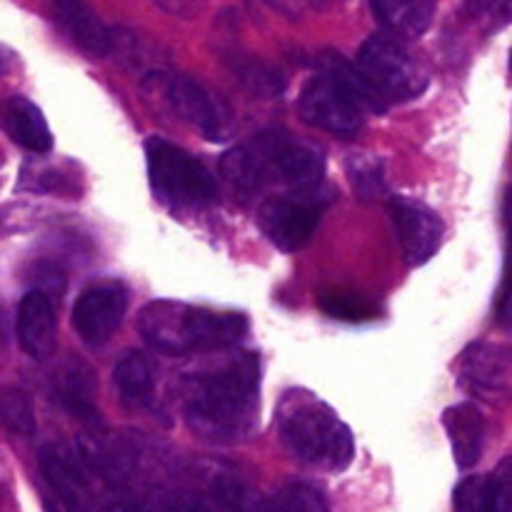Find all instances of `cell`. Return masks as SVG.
<instances>
[{
	"instance_id": "obj_1",
	"label": "cell",
	"mask_w": 512,
	"mask_h": 512,
	"mask_svg": "<svg viewBox=\"0 0 512 512\" xmlns=\"http://www.w3.org/2000/svg\"><path fill=\"white\" fill-rule=\"evenodd\" d=\"M260 360L240 353L185 378L183 410L190 428L213 443L248 438L258 423Z\"/></svg>"
},
{
	"instance_id": "obj_2",
	"label": "cell",
	"mask_w": 512,
	"mask_h": 512,
	"mask_svg": "<svg viewBox=\"0 0 512 512\" xmlns=\"http://www.w3.org/2000/svg\"><path fill=\"white\" fill-rule=\"evenodd\" d=\"M325 158L313 145L295 140L283 130H265L250 143L228 150L220 160V175L238 198H253L270 183L298 188L320 185Z\"/></svg>"
},
{
	"instance_id": "obj_3",
	"label": "cell",
	"mask_w": 512,
	"mask_h": 512,
	"mask_svg": "<svg viewBox=\"0 0 512 512\" xmlns=\"http://www.w3.org/2000/svg\"><path fill=\"white\" fill-rule=\"evenodd\" d=\"M140 333L158 353L183 355L198 350H225L243 340L248 320L240 313H213L205 308L155 300L140 315Z\"/></svg>"
},
{
	"instance_id": "obj_4",
	"label": "cell",
	"mask_w": 512,
	"mask_h": 512,
	"mask_svg": "<svg viewBox=\"0 0 512 512\" xmlns=\"http://www.w3.org/2000/svg\"><path fill=\"white\" fill-rule=\"evenodd\" d=\"M280 440L293 458L323 470H345L355 458V440L333 408L308 393H288L278 408Z\"/></svg>"
},
{
	"instance_id": "obj_5",
	"label": "cell",
	"mask_w": 512,
	"mask_h": 512,
	"mask_svg": "<svg viewBox=\"0 0 512 512\" xmlns=\"http://www.w3.org/2000/svg\"><path fill=\"white\" fill-rule=\"evenodd\" d=\"M365 108L383 110L373 90L348 60H325V70L305 85L300 95V115L305 123L333 135H355L365 123Z\"/></svg>"
},
{
	"instance_id": "obj_6",
	"label": "cell",
	"mask_w": 512,
	"mask_h": 512,
	"mask_svg": "<svg viewBox=\"0 0 512 512\" xmlns=\"http://www.w3.org/2000/svg\"><path fill=\"white\" fill-rule=\"evenodd\" d=\"M148 175L158 200L175 210H193L213 203L218 195L215 178L200 160L188 150L168 143L163 138H150L145 143Z\"/></svg>"
},
{
	"instance_id": "obj_7",
	"label": "cell",
	"mask_w": 512,
	"mask_h": 512,
	"mask_svg": "<svg viewBox=\"0 0 512 512\" xmlns=\"http://www.w3.org/2000/svg\"><path fill=\"white\" fill-rule=\"evenodd\" d=\"M355 68L383 108L388 103H405V100L418 98L428 85L420 65L410 58L400 40L390 38L388 33L370 35L360 45Z\"/></svg>"
},
{
	"instance_id": "obj_8",
	"label": "cell",
	"mask_w": 512,
	"mask_h": 512,
	"mask_svg": "<svg viewBox=\"0 0 512 512\" xmlns=\"http://www.w3.org/2000/svg\"><path fill=\"white\" fill-rule=\"evenodd\" d=\"M328 203L330 190H323L320 185L278 195L260 208V228L275 248L293 253L308 243Z\"/></svg>"
},
{
	"instance_id": "obj_9",
	"label": "cell",
	"mask_w": 512,
	"mask_h": 512,
	"mask_svg": "<svg viewBox=\"0 0 512 512\" xmlns=\"http://www.w3.org/2000/svg\"><path fill=\"white\" fill-rule=\"evenodd\" d=\"M125 310H128L125 285L115 280L90 285L73 308V328L88 345H103L120 328Z\"/></svg>"
},
{
	"instance_id": "obj_10",
	"label": "cell",
	"mask_w": 512,
	"mask_h": 512,
	"mask_svg": "<svg viewBox=\"0 0 512 512\" xmlns=\"http://www.w3.org/2000/svg\"><path fill=\"white\" fill-rule=\"evenodd\" d=\"M390 220L398 233L405 263L418 268L425 265L443 243V220L423 203L408 198L390 200Z\"/></svg>"
},
{
	"instance_id": "obj_11",
	"label": "cell",
	"mask_w": 512,
	"mask_h": 512,
	"mask_svg": "<svg viewBox=\"0 0 512 512\" xmlns=\"http://www.w3.org/2000/svg\"><path fill=\"white\" fill-rule=\"evenodd\" d=\"M165 100L175 110L180 120L193 125L195 130L205 135L208 140H223L228 133V113L213 100V95L195 80L185 75H173L163 83Z\"/></svg>"
},
{
	"instance_id": "obj_12",
	"label": "cell",
	"mask_w": 512,
	"mask_h": 512,
	"mask_svg": "<svg viewBox=\"0 0 512 512\" xmlns=\"http://www.w3.org/2000/svg\"><path fill=\"white\" fill-rule=\"evenodd\" d=\"M18 343L30 358L45 360L55 350V335H58V323H55V310L48 295L43 290H30L18 305Z\"/></svg>"
},
{
	"instance_id": "obj_13",
	"label": "cell",
	"mask_w": 512,
	"mask_h": 512,
	"mask_svg": "<svg viewBox=\"0 0 512 512\" xmlns=\"http://www.w3.org/2000/svg\"><path fill=\"white\" fill-rule=\"evenodd\" d=\"M375 20L395 40H415L435 18V0H370Z\"/></svg>"
},
{
	"instance_id": "obj_14",
	"label": "cell",
	"mask_w": 512,
	"mask_h": 512,
	"mask_svg": "<svg viewBox=\"0 0 512 512\" xmlns=\"http://www.w3.org/2000/svg\"><path fill=\"white\" fill-rule=\"evenodd\" d=\"M5 133L10 135L15 145L25 148L28 153L45 155L53 150V133H50L48 123H45L43 113L35 103H30L28 98H15L8 100L3 115Z\"/></svg>"
},
{
	"instance_id": "obj_15",
	"label": "cell",
	"mask_w": 512,
	"mask_h": 512,
	"mask_svg": "<svg viewBox=\"0 0 512 512\" xmlns=\"http://www.w3.org/2000/svg\"><path fill=\"white\" fill-rule=\"evenodd\" d=\"M443 425L453 445L458 468H473L485 443V420L480 410L473 405H453L445 410Z\"/></svg>"
},
{
	"instance_id": "obj_16",
	"label": "cell",
	"mask_w": 512,
	"mask_h": 512,
	"mask_svg": "<svg viewBox=\"0 0 512 512\" xmlns=\"http://www.w3.org/2000/svg\"><path fill=\"white\" fill-rule=\"evenodd\" d=\"M463 378L483 390H500L512 378V348L475 343L463 353Z\"/></svg>"
},
{
	"instance_id": "obj_17",
	"label": "cell",
	"mask_w": 512,
	"mask_h": 512,
	"mask_svg": "<svg viewBox=\"0 0 512 512\" xmlns=\"http://www.w3.org/2000/svg\"><path fill=\"white\" fill-rule=\"evenodd\" d=\"M53 8L70 38L93 55H105L110 50V33L98 15L88 8L85 0H53Z\"/></svg>"
},
{
	"instance_id": "obj_18",
	"label": "cell",
	"mask_w": 512,
	"mask_h": 512,
	"mask_svg": "<svg viewBox=\"0 0 512 512\" xmlns=\"http://www.w3.org/2000/svg\"><path fill=\"white\" fill-rule=\"evenodd\" d=\"M113 380L118 393L128 403H148L150 390H153V370H150V363L143 353H138V350L125 353V358H120V363L115 365Z\"/></svg>"
},
{
	"instance_id": "obj_19",
	"label": "cell",
	"mask_w": 512,
	"mask_h": 512,
	"mask_svg": "<svg viewBox=\"0 0 512 512\" xmlns=\"http://www.w3.org/2000/svg\"><path fill=\"white\" fill-rule=\"evenodd\" d=\"M40 468H43L45 480L55 488V493L68 503H78L80 493H83V473L78 465L68 458L65 453L55 448H45L40 453Z\"/></svg>"
},
{
	"instance_id": "obj_20",
	"label": "cell",
	"mask_w": 512,
	"mask_h": 512,
	"mask_svg": "<svg viewBox=\"0 0 512 512\" xmlns=\"http://www.w3.org/2000/svg\"><path fill=\"white\" fill-rule=\"evenodd\" d=\"M230 73L240 80L248 90L260 95H278L283 90V75L275 73L270 65L260 63V60L250 58V55H228L225 58Z\"/></svg>"
},
{
	"instance_id": "obj_21",
	"label": "cell",
	"mask_w": 512,
	"mask_h": 512,
	"mask_svg": "<svg viewBox=\"0 0 512 512\" xmlns=\"http://www.w3.org/2000/svg\"><path fill=\"white\" fill-rule=\"evenodd\" d=\"M60 403L70 410V413L80 415L85 420L95 418V405L90 400V373L80 365L73 373L65 370L58 380V390H55Z\"/></svg>"
},
{
	"instance_id": "obj_22",
	"label": "cell",
	"mask_w": 512,
	"mask_h": 512,
	"mask_svg": "<svg viewBox=\"0 0 512 512\" xmlns=\"http://www.w3.org/2000/svg\"><path fill=\"white\" fill-rule=\"evenodd\" d=\"M215 500L220 503V508H225V512H273L270 498H263L250 485L235 478L215 480Z\"/></svg>"
},
{
	"instance_id": "obj_23",
	"label": "cell",
	"mask_w": 512,
	"mask_h": 512,
	"mask_svg": "<svg viewBox=\"0 0 512 512\" xmlns=\"http://www.w3.org/2000/svg\"><path fill=\"white\" fill-rule=\"evenodd\" d=\"M273 512H328L323 493L308 483H288L270 498Z\"/></svg>"
},
{
	"instance_id": "obj_24",
	"label": "cell",
	"mask_w": 512,
	"mask_h": 512,
	"mask_svg": "<svg viewBox=\"0 0 512 512\" xmlns=\"http://www.w3.org/2000/svg\"><path fill=\"white\" fill-rule=\"evenodd\" d=\"M320 308L338 320H350V323H365L378 315V305L373 300L355 293H325L320 298Z\"/></svg>"
},
{
	"instance_id": "obj_25",
	"label": "cell",
	"mask_w": 512,
	"mask_h": 512,
	"mask_svg": "<svg viewBox=\"0 0 512 512\" xmlns=\"http://www.w3.org/2000/svg\"><path fill=\"white\" fill-rule=\"evenodd\" d=\"M3 420L15 435H33L35 433V415L33 403H30L28 393L20 388H5L3 400Z\"/></svg>"
},
{
	"instance_id": "obj_26",
	"label": "cell",
	"mask_w": 512,
	"mask_h": 512,
	"mask_svg": "<svg viewBox=\"0 0 512 512\" xmlns=\"http://www.w3.org/2000/svg\"><path fill=\"white\" fill-rule=\"evenodd\" d=\"M348 175L355 193L363 195V198H373V195H378L385 188V168L383 160L378 158H365V155L360 158V155H355L348 163Z\"/></svg>"
},
{
	"instance_id": "obj_27",
	"label": "cell",
	"mask_w": 512,
	"mask_h": 512,
	"mask_svg": "<svg viewBox=\"0 0 512 512\" xmlns=\"http://www.w3.org/2000/svg\"><path fill=\"white\" fill-rule=\"evenodd\" d=\"M455 512H490L488 478H468L458 485Z\"/></svg>"
},
{
	"instance_id": "obj_28",
	"label": "cell",
	"mask_w": 512,
	"mask_h": 512,
	"mask_svg": "<svg viewBox=\"0 0 512 512\" xmlns=\"http://www.w3.org/2000/svg\"><path fill=\"white\" fill-rule=\"evenodd\" d=\"M490 512H512V458H505L488 478Z\"/></svg>"
},
{
	"instance_id": "obj_29",
	"label": "cell",
	"mask_w": 512,
	"mask_h": 512,
	"mask_svg": "<svg viewBox=\"0 0 512 512\" xmlns=\"http://www.w3.org/2000/svg\"><path fill=\"white\" fill-rule=\"evenodd\" d=\"M170 512H225V508H218V505L200 498H183L170 508Z\"/></svg>"
},
{
	"instance_id": "obj_30",
	"label": "cell",
	"mask_w": 512,
	"mask_h": 512,
	"mask_svg": "<svg viewBox=\"0 0 512 512\" xmlns=\"http://www.w3.org/2000/svg\"><path fill=\"white\" fill-rule=\"evenodd\" d=\"M498 318H500V323L512 325V275L508 278V283H505L503 293H500Z\"/></svg>"
},
{
	"instance_id": "obj_31",
	"label": "cell",
	"mask_w": 512,
	"mask_h": 512,
	"mask_svg": "<svg viewBox=\"0 0 512 512\" xmlns=\"http://www.w3.org/2000/svg\"><path fill=\"white\" fill-rule=\"evenodd\" d=\"M158 3L163 5L165 10H170V13H185L193 0H158Z\"/></svg>"
},
{
	"instance_id": "obj_32",
	"label": "cell",
	"mask_w": 512,
	"mask_h": 512,
	"mask_svg": "<svg viewBox=\"0 0 512 512\" xmlns=\"http://www.w3.org/2000/svg\"><path fill=\"white\" fill-rule=\"evenodd\" d=\"M498 3H500V0H468V5H470V10H473V13H485V10L495 8Z\"/></svg>"
},
{
	"instance_id": "obj_33",
	"label": "cell",
	"mask_w": 512,
	"mask_h": 512,
	"mask_svg": "<svg viewBox=\"0 0 512 512\" xmlns=\"http://www.w3.org/2000/svg\"><path fill=\"white\" fill-rule=\"evenodd\" d=\"M108 512H140V510L128 508V505H115V508H113V510H108Z\"/></svg>"
},
{
	"instance_id": "obj_34",
	"label": "cell",
	"mask_w": 512,
	"mask_h": 512,
	"mask_svg": "<svg viewBox=\"0 0 512 512\" xmlns=\"http://www.w3.org/2000/svg\"><path fill=\"white\" fill-rule=\"evenodd\" d=\"M510 225H512V203H510Z\"/></svg>"
},
{
	"instance_id": "obj_35",
	"label": "cell",
	"mask_w": 512,
	"mask_h": 512,
	"mask_svg": "<svg viewBox=\"0 0 512 512\" xmlns=\"http://www.w3.org/2000/svg\"><path fill=\"white\" fill-rule=\"evenodd\" d=\"M315 3H325V0H315Z\"/></svg>"
},
{
	"instance_id": "obj_36",
	"label": "cell",
	"mask_w": 512,
	"mask_h": 512,
	"mask_svg": "<svg viewBox=\"0 0 512 512\" xmlns=\"http://www.w3.org/2000/svg\"><path fill=\"white\" fill-rule=\"evenodd\" d=\"M510 65H512V60H510Z\"/></svg>"
}]
</instances>
